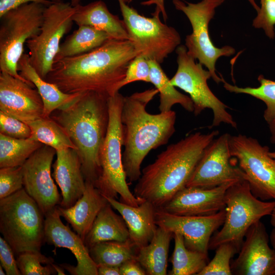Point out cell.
<instances>
[{
  "label": "cell",
  "instance_id": "22",
  "mask_svg": "<svg viewBox=\"0 0 275 275\" xmlns=\"http://www.w3.org/2000/svg\"><path fill=\"white\" fill-rule=\"evenodd\" d=\"M108 203L93 182L85 181L83 194L74 205L68 208L58 205L57 208L61 216L84 240L98 213Z\"/></svg>",
  "mask_w": 275,
  "mask_h": 275
},
{
  "label": "cell",
  "instance_id": "24",
  "mask_svg": "<svg viewBox=\"0 0 275 275\" xmlns=\"http://www.w3.org/2000/svg\"><path fill=\"white\" fill-rule=\"evenodd\" d=\"M74 9L72 19L78 26L94 27L105 32L111 39L129 40L123 20L112 14L103 1H96L86 5L79 4L74 7Z\"/></svg>",
  "mask_w": 275,
  "mask_h": 275
},
{
  "label": "cell",
  "instance_id": "44",
  "mask_svg": "<svg viewBox=\"0 0 275 275\" xmlns=\"http://www.w3.org/2000/svg\"><path fill=\"white\" fill-rule=\"evenodd\" d=\"M127 4H130L133 0H122ZM141 5L143 6H150L155 5V10L160 12L161 13L162 18L164 21L168 19V15L166 10L164 6V0H147L142 2Z\"/></svg>",
  "mask_w": 275,
  "mask_h": 275
},
{
  "label": "cell",
  "instance_id": "14",
  "mask_svg": "<svg viewBox=\"0 0 275 275\" xmlns=\"http://www.w3.org/2000/svg\"><path fill=\"white\" fill-rule=\"evenodd\" d=\"M230 135L227 133L221 135L205 148L186 187L208 188L244 180V173L234 163L231 154Z\"/></svg>",
  "mask_w": 275,
  "mask_h": 275
},
{
  "label": "cell",
  "instance_id": "30",
  "mask_svg": "<svg viewBox=\"0 0 275 275\" xmlns=\"http://www.w3.org/2000/svg\"><path fill=\"white\" fill-rule=\"evenodd\" d=\"M174 249L171 259L170 275H194L198 274L209 262L208 254L186 248L183 236L173 234Z\"/></svg>",
  "mask_w": 275,
  "mask_h": 275
},
{
  "label": "cell",
  "instance_id": "25",
  "mask_svg": "<svg viewBox=\"0 0 275 275\" xmlns=\"http://www.w3.org/2000/svg\"><path fill=\"white\" fill-rule=\"evenodd\" d=\"M17 70L23 78L36 88L43 103V117H50L54 111L68 105L81 94L64 93L56 85L41 77L31 65L29 54L23 53L20 58Z\"/></svg>",
  "mask_w": 275,
  "mask_h": 275
},
{
  "label": "cell",
  "instance_id": "51",
  "mask_svg": "<svg viewBox=\"0 0 275 275\" xmlns=\"http://www.w3.org/2000/svg\"><path fill=\"white\" fill-rule=\"evenodd\" d=\"M251 4L253 7L258 12L259 10L260 7L257 5L255 0H247Z\"/></svg>",
  "mask_w": 275,
  "mask_h": 275
},
{
  "label": "cell",
  "instance_id": "9",
  "mask_svg": "<svg viewBox=\"0 0 275 275\" xmlns=\"http://www.w3.org/2000/svg\"><path fill=\"white\" fill-rule=\"evenodd\" d=\"M177 55V69L170 82L189 94L193 102L194 113L200 115L205 109H210L213 114L210 127H216L222 123L237 128V123L227 111L228 106L220 100L210 89L207 81L211 77L208 70L188 53L184 45H179L176 49Z\"/></svg>",
  "mask_w": 275,
  "mask_h": 275
},
{
  "label": "cell",
  "instance_id": "11",
  "mask_svg": "<svg viewBox=\"0 0 275 275\" xmlns=\"http://www.w3.org/2000/svg\"><path fill=\"white\" fill-rule=\"evenodd\" d=\"M173 3L177 10L185 14L192 26V33L185 38L188 53L208 69L215 82H222L223 77H219L216 73V62L221 57L234 54L235 50L230 46L216 47L209 37L208 25L215 14V9L219 6L209 0L197 3L173 0Z\"/></svg>",
  "mask_w": 275,
  "mask_h": 275
},
{
  "label": "cell",
  "instance_id": "47",
  "mask_svg": "<svg viewBox=\"0 0 275 275\" xmlns=\"http://www.w3.org/2000/svg\"><path fill=\"white\" fill-rule=\"evenodd\" d=\"M52 265L58 274L59 275L65 274V271H64V268L61 265L59 266L57 264H54L53 263H52Z\"/></svg>",
  "mask_w": 275,
  "mask_h": 275
},
{
  "label": "cell",
  "instance_id": "20",
  "mask_svg": "<svg viewBox=\"0 0 275 275\" xmlns=\"http://www.w3.org/2000/svg\"><path fill=\"white\" fill-rule=\"evenodd\" d=\"M238 181H230L212 188L185 186L160 209L183 216H208L226 208L227 190Z\"/></svg>",
  "mask_w": 275,
  "mask_h": 275
},
{
  "label": "cell",
  "instance_id": "4",
  "mask_svg": "<svg viewBox=\"0 0 275 275\" xmlns=\"http://www.w3.org/2000/svg\"><path fill=\"white\" fill-rule=\"evenodd\" d=\"M108 97L96 92L82 93L51 116L75 146L85 181L94 184L101 171L100 156L109 122Z\"/></svg>",
  "mask_w": 275,
  "mask_h": 275
},
{
  "label": "cell",
  "instance_id": "3",
  "mask_svg": "<svg viewBox=\"0 0 275 275\" xmlns=\"http://www.w3.org/2000/svg\"><path fill=\"white\" fill-rule=\"evenodd\" d=\"M157 93L156 88H152L124 98L122 160L127 180L130 183L140 179L141 164L149 152L167 144L175 131L174 111L151 114L146 110Z\"/></svg>",
  "mask_w": 275,
  "mask_h": 275
},
{
  "label": "cell",
  "instance_id": "21",
  "mask_svg": "<svg viewBox=\"0 0 275 275\" xmlns=\"http://www.w3.org/2000/svg\"><path fill=\"white\" fill-rule=\"evenodd\" d=\"M57 158L52 165V176L62 193L59 206H72L82 195L85 179L81 163L76 149L68 148L56 151Z\"/></svg>",
  "mask_w": 275,
  "mask_h": 275
},
{
  "label": "cell",
  "instance_id": "48",
  "mask_svg": "<svg viewBox=\"0 0 275 275\" xmlns=\"http://www.w3.org/2000/svg\"><path fill=\"white\" fill-rule=\"evenodd\" d=\"M53 3L61 2L63 0H51ZM72 7H76L79 5L81 0H68Z\"/></svg>",
  "mask_w": 275,
  "mask_h": 275
},
{
  "label": "cell",
  "instance_id": "53",
  "mask_svg": "<svg viewBox=\"0 0 275 275\" xmlns=\"http://www.w3.org/2000/svg\"><path fill=\"white\" fill-rule=\"evenodd\" d=\"M4 268L1 265H0V274L1 275H5L6 274V272H5V271H4Z\"/></svg>",
  "mask_w": 275,
  "mask_h": 275
},
{
  "label": "cell",
  "instance_id": "46",
  "mask_svg": "<svg viewBox=\"0 0 275 275\" xmlns=\"http://www.w3.org/2000/svg\"><path fill=\"white\" fill-rule=\"evenodd\" d=\"M270 133V140L272 144H275V120L268 124Z\"/></svg>",
  "mask_w": 275,
  "mask_h": 275
},
{
  "label": "cell",
  "instance_id": "2",
  "mask_svg": "<svg viewBox=\"0 0 275 275\" xmlns=\"http://www.w3.org/2000/svg\"><path fill=\"white\" fill-rule=\"evenodd\" d=\"M196 132L169 145L143 169L134 195L160 208L186 185L204 150L218 135Z\"/></svg>",
  "mask_w": 275,
  "mask_h": 275
},
{
  "label": "cell",
  "instance_id": "17",
  "mask_svg": "<svg viewBox=\"0 0 275 275\" xmlns=\"http://www.w3.org/2000/svg\"><path fill=\"white\" fill-rule=\"evenodd\" d=\"M269 237L260 221L245 234L237 257L231 264L232 274L274 275L275 249L269 245Z\"/></svg>",
  "mask_w": 275,
  "mask_h": 275
},
{
  "label": "cell",
  "instance_id": "29",
  "mask_svg": "<svg viewBox=\"0 0 275 275\" xmlns=\"http://www.w3.org/2000/svg\"><path fill=\"white\" fill-rule=\"evenodd\" d=\"M149 62L150 82L159 93L160 112L170 111L176 104H180L188 112H193V102L190 98L176 89L158 62L154 60H149Z\"/></svg>",
  "mask_w": 275,
  "mask_h": 275
},
{
  "label": "cell",
  "instance_id": "10",
  "mask_svg": "<svg viewBox=\"0 0 275 275\" xmlns=\"http://www.w3.org/2000/svg\"><path fill=\"white\" fill-rule=\"evenodd\" d=\"M129 40L140 55L161 64L181 42L179 33L162 23L160 12L155 10L152 17L141 15L122 0H118Z\"/></svg>",
  "mask_w": 275,
  "mask_h": 275
},
{
  "label": "cell",
  "instance_id": "52",
  "mask_svg": "<svg viewBox=\"0 0 275 275\" xmlns=\"http://www.w3.org/2000/svg\"><path fill=\"white\" fill-rule=\"evenodd\" d=\"M209 1L213 2L217 4L219 6H220L224 2L225 0H209Z\"/></svg>",
  "mask_w": 275,
  "mask_h": 275
},
{
  "label": "cell",
  "instance_id": "36",
  "mask_svg": "<svg viewBox=\"0 0 275 275\" xmlns=\"http://www.w3.org/2000/svg\"><path fill=\"white\" fill-rule=\"evenodd\" d=\"M215 254L198 275H231L230 261L238 253L237 248L231 243H224L215 249Z\"/></svg>",
  "mask_w": 275,
  "mask_h": 275
},
{
  "label": "cell",
  "instance_id": "42",
  "mask_svg": "<svg viewBox=\"0 0 275 275\" xmlns=\"http://www.w3.org/2000/svg\"><path fill=\"white\" fill-rule=\"evenodd\" d=\"M30 3H40L48 6L53 2L49 0H0V17L11 10Z\"/></svg>",
  "mask_w": 275,
  "mask_h": 275
},
{
  "label": "cell",
  "instance_id": "1",
  "mask_svg": "<svg viewBox=\"0 0 275 275\" xmlns=\"http://www.w3.org/2000/svg\"><path fill=\"white\" fill-rule=\"evenodd\" d=\"M139 55L130 40L111 39L90 52L54 62L45 79L66 93L93 91L112 96Z\"/></svg>",
  "mask_w": 275,
  "mask_h": 275
},
{
  "label": "cell",
  "instance_id": "28",
  "mask_svg": "<svg viewBox=\"0 0 275 275\" xmlns=\"http://www.w3.org/2000/svg\"><path fill=\"white\" fill-rule=\"evenodd\" d=\"M111 39L105 32L94 27L86 25L78 26L61 44L54 62L90 52Z\"/></svg>",
  "mask_w": 275,
  "mask_h": 275
},
{
  "label": "cell",
  "instance_id": "54",
  "mask_svg": "<svg viewBox=\"0 0 275 275\" xmlns=\"http://www.w3.org/2000/svg\"><path fill=\"white\" fill-rule=\"evenodd\" d=\"M269 155L275 160V151L274 152H269Z\"/></svg>",
  "mask_w": 275,
  "mask_h": 275
},
{
  "label": "cell",
  "instance_id": "50",
  "mask_svg": "<svg viewBox=\"0 0 275 275\" xmlns=\"http://www.w3.org/2000/svg\"><path fill=\"white\" fill-rule=\"evenodd\" d=\"M270 223L273 226V228H275V207L272 211L271 214Z\"/></svg>",
  "mask_w": 275,
  "mask_h": 275
},
{
  "label": "cell",
  "instance_id": "31",
  "mask_svg": "<svg viewBox=\"0 0 275 275\" xmlns=\"http://www.w3.org/2000/svg\"><path fill=\"white\" fill-rule=\"evenodd\" d=\"M138 250L130 239L124 242H101L89 249L90 256L97 266L119 267L126 261L136 258Z\"/></svg>",
  "mask_w": 275,
  "mask_h": 275
},
{
  "label": "cell",
  "instance_id": "45",
  "mask_svg": "<svg viewBox=\"0 0 275 275\" xmlns=\"http://www.w3.org/2000/svg\"><path fill=\"white\" fill-rule=\"evenodd\" d=\"M98 275H120V267L108 265H98Z\"/></svg>",
  "mask_w": 275,
  "mask_h": 275
},
{
  "label": "cell",
  "instance_id": "6",
  "mask_svg": "<svg viewBox=\"0 0 275 275\" xmlns=\"http://www.w3.org/2000/svg\"><path fill=\"white\" fill-rule=\"evenodd\" d=\"M124 98L119 92L108 97L109 122L100 156L101 171L94 184L104 196L117 199L119 195L120 202L137 207L145 200L130 190L122 160Z\"/></svg>",
  "mask_w": 275,
  "mask_h": 275
},
{
  "label": "cell",
  "instance_id": "35",
  "mask_svg": "<svg viewBox=\"0 0 275 275\" xmlns=\"http://www.w3.org/2000/svg\"><path fill=\"white\" fill-rule=\"evenodd\" d=\"M18 267L22 275H50L56 271L52 264L54 260L40 252H25L16 258Z\"/></svg>",
  "mask_w": 275,
  "mask_h": 275
},
{
  "label": "cell",
  "instance_id": "19",
  "mask_svg": "<svg viewBox=\"0 0 275 275\" xmlns=\"http://www.w3.org/2000/svg\"><path fill=\"white\" fill-rule=\"evenodd\" d=\"M10 74L0 73V111L28 123L41 117L43 103L37 89Z\"/></svg>",
  "mask_w": 275,
  "mask_h": 275
},
{
  "label": "cell",
  "instance_id": "32",
  "mask_svg": "<svg viewBox=\"0 0 275 275\" xmlns=\"http://www.w3.org/2000/svg\"><path fill=\"white\" fill-rule=\"evenodd\" d=\"M26 123L32 131L30 139L56 151L68 148L76 150L65 130L50 117H41Z\"/></svg>",
  "mask_w": 275,
  "mask_h": 275
},
{
  "label": "cell",
  "instance_id": "39",
  "mask_svg": "<svg viewBox=\"0 0 275 275\" xmlns=\"http://www.w3.org/2000/svg\"><path fill=\"white\" fill-rule=\"evenodd\" d=\"M150 67L149 60L139 55L136 56L129 64L124 78L120 82L117 91L124 86L137 81L150 82Z\"/></svg>",
  "mask_w": 275,
  "mask_h": 275
},
{
  "label": "cell",
  "instance_id": "41",
  "mask_svg": "<svg viewBox=\"0 0 275 275\" xmlns=\"http://www.w3.org/2000/svg\"><path fill=\"white\" fill-rule=\"evenodd\" d=\"M14 253L6 240L0 237V261L7 275L21 274L18 267Z\"/></svg>",
  "mask_w": 275,
  "mask_h": 275
},
{
  "label": "cell",
  "instance_id": "27",
  "mask_svg": "<svg viewBox=\"0 0 275 275\" xmlns=\"http://www.w3.org/2000/svg\"><path fill=\"white\" fill-rule=\"evenodd\" d=\"M173 233L157 226L151 241L138 249L136 259L148 275L167 274L168 253Z\"/></svg>",
  "mask_w": 275,
  "mask_h": 275
},
{
  "label": "cell",
  "instance_id": "13",
  "mask_svg": "<svg viewBox=\"0 0 275 275\" xmlns=\"http://www.w3.org/2000/svg\"><path fill=\"white\" fill-rule=\"evenodd\" d=\"M74 11L69 2L47 6L40 32L25 43L31 65L44 79L52 69L61 39L72 28Z\"/></svg>",
  "mask_w": 275,
  "mask_h": 275
},
{
  "label": "cell",
  "instance_id": "33",
  "mask_svg": "<svg viewBox=\"0 0 275 275\" xmlns=\"http://www.w3.org/2000/svg\"><path fill=\"white\" fill-rule=\"evenodd\" d=\"M43 145L30 138L15 139L0 133V168L22 166Z\"/></svg>",
  "mask_w": 275,
  "mask_h": 275
},
{
  "label": "cell",
  "instance_id": "12",
  "mask_svg": "<svg viewBox=\"0 0 275 275\" xmlns=\"http://www.w3.org/2000/svg\"><path fill=\"white\" fill-rule=\"evenodd\" d=\"M231 156L244 173L252 194L262 201H275V160L269 148L255 138L239 134L230 135Z\"/></svg>",
  "mask_w": 275,
  "mask_h": 275
},
{
  "label": "cell",
  "instance_id": "37",
  "mask_svg": "<svg viewBox=\"0 0 275 275\" xmlns=\"http://www.w3.org/2000/svg\"><path fill=\"white\" fill-rule=\"evenodd\" d=\"M22 167L0 169V199L6 198L22 188Z\"/></svg>",
  "mask_w": 275,
  "mask_h": 275
},
{
  "label": "cell",
  "instance_id": "5",
  "mask_svg": "<svg viewBox=\"0 0 275 275\" xmlns=\"http://www.w3.org/2000/svg\"><path fill=\"white\" fill-rule=\"evenodd\" d=\"M44 217L23 187L0 199V232L15 256L40 252L45 241Z\"/></svg>",
  "mask_w": 275,
  "mask_h": 275
},
{
  "label": "cell",
  "instance_id": "18",
  "mask_svg": "<svg viewBox=\"0 0 275 275\" xmlns=\"http://www.w3.org/2000/svg\"><path fill=\"white\" fill-rule=\"evenodd\" d=\"M57 206L45 215V241L56 248H66L74 255L77 261L76 266L61 265L70 274L98 275V266L91 258L84 240L69 225L62 223Z\"/></svg>",
  "mask_w": 275,
  "mask_h": 275
},
{
  "label": "cell",
  "instance_id": "49",
  "mask_svg": "<svg viewBox=\"0 0 275 275\" xmlns=\"http://www.w3.org/2000/svg\"><path fill=\"white\" fill-rule=\"evenodd\" d=\"M269 240L272 248L275 249V228H273L271 232Z\"/></svg>",
  "mask_w": 275,
  "mask_h": 275
},
{
  "label": "cell",
  "instance_id": "38",
  "mask_svg": "<svg viewBox=\"0 0 275 275\" xmlns=\"http://www.w3.org/2000/svg\"><path fill=\"white\" fill-rule=\"evenodd\" d=\"M260 4L253 26L262 29L269 39H273L275 36V0H260Z\"/></svg>",
  "mask_w": 275,
  "mask_h": 275
},
{
  "label": "cell",
  "instance_id": "16",
  "mask_svg": "<svg viewBox=\"0 0 275 275\" xmlns=\"http://www.w3.org/2000/svg\"><path fill=\"white\" fill-rule=\"evenodd\" d=\"M226 208L208 216H183L156 208L155 222L158 227L183 237L188 249L208 254L210 240L225 221Z\"/></svg>",
  "mask_w": 275,
  "mask_h": 275
},
{
  "label": "cell",
  "instance_id": "7",
  "mask_svg": "<svg viewBox=\"0 0 275 275\" xmlns=\"http://www.w3.org/2000/svg\"><path fill=\"white\" fill-rule=\"evenodd\" d=\"M226 216L222 228L211 236L209 250H215L224 243H231L239 252L250 227L263 217L270 215L275 201H265L256 197L245 180H240L227 190Z\"/></svg>",
  "mask_w": 275,
  "mask_h": 275
},
{
  "label": "cell",
  "instance_id": "15",
  "mask_svg": "<svg viewBox=\"0 0 275 275\" xmlns=\"http://www.w3.org/2000/svg\"><path fill=\"white\" fill-rule=\"evenodd\" d=\"M56 150L43 145L23 164V186L45 215L60 204L62 198L51 176Z\"/></svg>",
  "mask_w": 275,
  "mask_h": 275
},
{
  "label": "cell",
  "instance_id": "43",
  "mask_svg": "<svg viewBox=\"0 0 275 275\" xmlns=\"http://www.w3.org/2000/svg\"><path fill=\"white\" fill-rule=\"evenodd\" d=\"M120 275H145L146 272L136 258L128 260L120 267Z\"/></svg>",
  "mask_w": 275,
  "mask_h": 275
},
{
  "label": "cell",
  "instance_id": "34",
  "mask_svg": "<svg viewBox=\"0 0 275 275\" xmlns=\"http://www.w3.org/2000/svg\"><path fill=\"white\" fill-rule=\"evenodd\" d=\"M260 86L256 88L239 87L226 82L223 78L224 88L231 93L245 94L262 101L266 105L263 117L267 124L275 120V81L260 75L258 77Z\"/></svg>",
  "mask_w": 275,
  "mask_h": 275
},
{
  "label": "cell",
  "instance_id": "40",
  "mask_svg": "<svg viewBox=\"0 0 275 275\" xmlns=\"http://www.w3.org/2000/svg\"><path fill=\"white\" fill-rule=\"evenodd\" d=\"M0 133L19 139L30 138L32 131L29 125L0 111Z\"/></svg>",
  "mask_w": 275,
  "mask_h": 275
},
{
  "label": "cell",
  "instance_id": "8",
  "mask_svg": "<svg viewBox=\"0 0 275 275\" xmlns=\"http://www.w3.org/2000/svg\"><path fill=\"white\" fill-rule=\"evenodd\" d=\"M46 7L42 4L30 3L11 10L0 17V71L33 87L32 83L19 74L17 64L23 54L24 44L40 32Z\"/></svg>",
  "mask_w": 275,
  "mask_h": 275
},
{
  "label": "cell",
  "instance_id": "26",
  "mask_svg": "<svg viewBox=\"0 0 275 275\" xmlns=\"http://www.w3.org/2000/svg\"><path fill=\"white\" fill-rule=\"evenodd\" d=\"M128 239L129 231L124 219L114 211L108 203L98 213L84 241L89 249L101 242H124Z\"/></svg>",
  "mask_w": 275,
  "mask_h": 275
},
{
  "label": "cell",
  "instance_id": "23",
  "mask_svg": "<svg viewBox=\"0 0 275 275\" xmlns=\"http://www.w3.org/2000/svg\"><path fill=\"white\" fill-rule=\"evenodd\" d=\"M105 197L112 207L117 210L124 219L131 241L138 249L148 244L153 238L157 228L155 222L156 208L147 201L135 207L118 201L115 198Z\"/></svg>",
  "mask_w": 275,
  "mask_h": 275
}]
</instances>
